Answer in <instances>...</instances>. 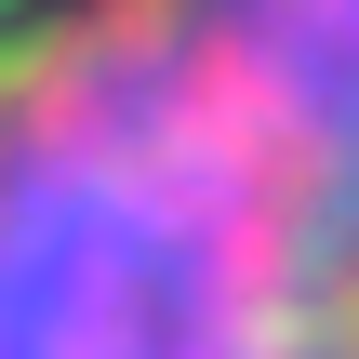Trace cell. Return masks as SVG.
I'll return each instance as SVG.
<instances>
[{
  "instance_id": "cell-1",
  "label": "cell",
  "mask_w": 359,
  "mask_h": 359,
  "mask_svg": "<svg viewBox=\"0 0 359 359\" xmlns=\"http://www.w3.org/2000/svg\"><path fill=\"white\" fill-rule=\"evenodd\" d=\"M0 359H359V0L0 13Z\"/></svg>"
}]
</instances>
